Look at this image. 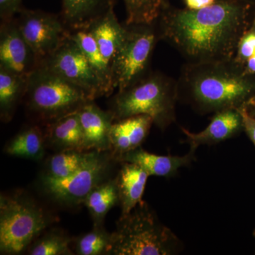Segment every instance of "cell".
Segmentation results:
<instances>
[{
	"mask_svg": "<svg viewBox=\"0 0 255 255\" xmlns=\"http://www.w3.org/2000/svg\"><path fill=\"white\" fill-rule=\"evenodd\" d=\"M253 6L246 0H216L200 9L169 6L157 21L160 40L174 47L188 63L233 59L254 18Z\"/></svg>",
	"mask_w": 255,
	"mask_h": 255,
	"instance_id": "1",
	"label": "cell"
},
{
	"mask_svg": "<svg viewBox=\"0 0 255 255\" xmlns=\"http://www.w3.org/2000/svg\"><path fill=\"white\" fill-rule=\"evenodd\" d=\"M90 151L67 150L57 152L46 162L43 174L55 179H63L75 173L86 162Z\"/></svg>",
	"mask_w": 255,
	"mask_h": 255,
	"instance_id": "24",
	"label": "cell"
},
{
	"mask_svg": "<svg viewBox=\"0 0 255 255\" xmlns=\"http://www.w3.org/2000/svg\"><path fill=\"white\" fill-rule=\"evenodd\" d=\"M247 108L250 111H255V95L248 102Z\"/></svg>",
	"mask_w": 255,
	"mask_h": 255,
	"instance_id": "33",
	"label": "cell"
},
{
	"mask_svg": "<svg viewBox=\"0 0 255 255\" xmlns=\"http://www.w3.org/2000/svg\"><path fill=\"white\" fill-rule=\"evenodd\" d=\"M121 163L122 166L115 179L122 214H127L142 201L149 175L136 164L127 162Z\"/></svg>",
	"mask_w": 255,
	"mask_h": 255,
	"instance_id": "17",
	"label": "cell"
},
{
	"mask_svg": "<svg viewBox=\"0 0 255 255\" xmlns=\"http://www.w3.org/2000/svg\"><path fill=\"white\" fill-rule=\"evenodd\" d=\"M114 158L111 151H90L86 162L75 173L63 179H55L43 174V191L52 200L66 206L83 204L92 189L110 179Z\"/></svg>",
	"mask_w": 255,
	"mask_h": 255,
	"instance_id": "8",
	"label": "cell"
},
{
	"mask_svg": "<svg viewBox=\"0 0 255 255\" xmlns=\"http://www.w3.org/2000/svg\"><path fill=\"white\" fill-rule=\"evenodd\" d=\"M195 152L196 150L190 149L185 155H158L139 147L120 156L117 161L136 164L149 176L170 177L175 175L179 169L189 166L195 160Z\"/></svg>",
	"mask_w": 255,
	"mask_h": 255,
	"instance_id": "15",
	"label": "cell"
},
{
	"mask_svg": "<svg viewBox=\"0 0 255 255\" xmlns=\"http://www.w3.org/2000/svg\"><path fill=\"white\" fill-rule=\"evenodd\" d=\"M253 234H254V236H255V231H254V233H253Z\"/></svg>",
	"mask_w": 255,
	"mask_h": 255,
	"instance_id": "36",
	"label": "cell"
},
{
	"mask_svg": "<svg viewBox=\"0 0 255 255\" xmlns=\"http://www.w3.org/2000/svg\"><path fill=\"white\" fill-rule=\"evenodd\" d=\"M39 65L80 87L92 100L107 97L97 73L76 42L69 36L54 53L42 60Z\"/></svg>",
	"mask_w": 255,
	"mask_h": 255,
	"instance_id": "9",
	"label": "cell"
},
{
	"mask_svg": "<svg viewBox=\"0 0 255 255\" xmlns=\"http://www.w3.org/2000/svg\"><path fill=\"white\" fill-rule=\"evenodd\" d=\"M40 62L26 41L15 19L0 25V66L19 75L28 76Z\"/></svg>",
	"mask_w": 255,
	"mask_h": 255,
	"instance_id": "11",
	"label": "cell"
},
{
	"mask_svg": "<svg viewBox=\"0 0 255 255\" xmlns=\"http://www.w3.org/2000/svg\"><path fill=\"white\" fill-rule=\"evenodd\" d=\"M177 82L179 99L202 114L241 110L255 95V75L247 73L234 58L187 63Z\"/></svg>",
	"mask_w": 255,
	"mask_h": 255,
	"instance_id": "2",
	"label": "cell"
},
{
	"mask_svg": "<svg viewBox=\"0 0 255 255\" xmlns=\"http://www.w3.org/2000/svg\"><path fill=\"white\" fill-rule=\"evenodd\" d=\"M42 234V233H41ZM40 235L28 248L31 255H70L73 239L59 230H52Z\"/></svg>",
	"mask_w": 255,
	"mask_h": 255,
	"instance_id": "26",
	"label": "cell"
},
{
	"mask_svg": "<svg viewBox=\"0 0 255 255\" xmlns=\"http://www.w3.org/2000/svg\"><path fill=\"white\" fill-rule=\"evenodd\" d=\"M28 76L19 75L0 66V118L11 122L27 90Z\"/></svg>",
	"mask_w": 255,
	"mask_h": 255,
	"instance_id": "20",
	"label": "cell"
},
{
	"mask_svg": "<svg viewBox=\"0 0 255 255\" xmlns=\"http://www.w3.org/2000/svg\"><path fill=\"white\" fill-rule=\"evenodd\" d=\"M45 133L38 126L23 129L6 143L4 152L7 155L31 160H41L46 152Z\"/></svg>",
	"mask_w": 255,
	"mask_h": 255,
	"instance_id": "22",
	"label": "cell"
},
{
	"mask_svg": "<svg viewBox=\"0 0 255 255\" xmlns=\"http://www.w3.org/2000/svg\"><path fill=\"white\" fill-rule=\"evenodd\" d=\"M255 55V13L249 27L242 36L238 43L234 60L242 67Z\"/></svg>",
	"mask_w": 255,
	"mask_h": 255,
	"instance_id": "28",
	"label": "cell"
},
{
	"mask_svg": "<svg viewBox=\"0 0 255 255\" xmlns=\"http://www.w3.org/2000/svg\"><path fill=\"white\" fill-rule=\"evenodd\" d=\"M85 151H110V130L114 123L110 111L101 109L90 101L78 111Z\"/></svg>",
	"mask_w": 255,
	"mask_h": 255,
	"instance_id": "12",
	"label": "cell"
},
{
	"mask_svg": "<svg viewBox=\"0 0 255 255\" xmlns=\"http://www.w3.org/2000/svg\"><path fill=\"white\" fill-rule=\"evenodd\" d=\"M178 100V82L165 74L150 71L131 86L117 92L110 100L108 110L114 122L147 115L164 130L175 122Z\"/></svg>",
	"mask_w": 255,
	"mask_h": 255,
	"instance_id": "3",
	"label": "cell"
},
{
	"mask_svg": "<svg viewBox=\"0 0 255 255\" xmlns=\"http://www.w3.org/2000/svg\"><path fill=\"white\" fill-rule=\"evenodd\" d=\"M153 123L147 115H137L116 121L110 130L111 152L118 159L124 154L141 147Z\"/></svg>",
	"mask_w": 255,
	"mask_h": 255,
	"instance_id": "14",
	"label": "cell"
},
{
	"mask_svg": "<svg viewBox=\"0 0 255 255\" xmlns=\"http://www.w3.org/2000/svg\"><path fill=\"white\" fill-rule=\"evenodd\" d=\"M243 68L247 73L255 75V55L246 62Z\"/></svg>",
	"mask_w": 255,
	"mask_h": 255,
	"instance_id": "32",
	"label": "cell"
},
{
	"mask_svg": "<svg viewBox=\"0 0 255 255\" xmlns=\"http://www.w3.org/2000/svg\"><path fill=\"white\" fill-rule=\"evenodd\" d=\"M182 248L177 236L142 201L130 213L119 218L112 233L108 255H171L179 253Z\"/></svg>",
	"mask_w": 255,
	"mask_h": 255,
	"instance_id": "4",
	"label": "cell"
},
{
	"mask_svg": "<svg viewBox=\"0 0 255 255\" xmlns=\"http://www.w3.org/2000/svg\"><path fill=\"white\" fill-rule=\"evenodd\" d=\"M248 111H249V112H251V113L252 114H253V115L255 116V111H250V110H248Z\"/></svg>",
	"mask_w": 255,
	"mask_h": 255,
	"instance_id": "35",
	"label": "cell"
},
{
	"mask_svg": "<svg viewBox=\"0 0 255 255\" xmlns=\"http://www.w3.org/2000/svg\"><path fill=\"white\" fill-rule=\"evenodd\" d=\"M127 10L126 24L155 22L169 6L168 0H124Z\"/></svg>",
	"mask_w": 255,
	"mask_h": 255,
	"instance_id": "25",
	"label": "cell"
},
{
	"mask_svg": "<svg viewBox=\"0 0 255 255\" xmlns=\"http://www.w3.org/2000/svg\"><path fill=\"white\" fill-rule=\"evenodd\" d=\"M240 110L243 116L244 131L255 145V116L248 111L247 107H243Z\"/></svg>",
	"mask_w": 255,
	"mask_h": 255,
	"instance_id": "30",
	"label": "cell"
},
{
	"mask_svg": "<svg viewBox=\"0 0 255 255\" xmlns=\"http://www.w3.org/2000/svg\"><path fill=\"white\" fill-rule=\"evenodd\" d=\"M248 2L251 3V4H254L255 6V0H246Z\"/></svg>",
	"mask_w": 255,
	"mask_h": 255,
	"instance_id": "34",
	"label": "cell"
},
{
	"mask_svg": "<svg viewBox=\"0 0 255 255\" xmlns=\"http://www.w3.org/2000/svg\"><path fill=\"white\" fill-rule=\"evenodd\" d=\"M125 25V38L111 65L117 92L131 86L150 73L152 53L160 40L157 21Z\"/></svg>",
	"mask_w": 255,
	"mask_h": 255,
	"instance_id": "7",
	"label": "cell"
},
{
	"mask_svg": "<svg viewBox=\"0 0 255 255\" xmlns=\"http://www.w3.org/2000/svg\"><path fill=\"white\" fill-rule=\"evenodd\" d=\"M85 28L94 37L101 53L111 66L127 33L126 25L119 22L114 6Z\"/></svg>",
	"mask_w": 255,
	"mask_h": 255,
	"instance_id": "16",
	"label": "cell"
},
{
	"mask_svg": "<svg viewBox=\"0 0 255 255\" xmlns=\"http://www.w3.org/2000/svg\"><path fill=\"white\" fill-rule=\"evenodd\" d=\"M188 9H200L214 4L216 0H184Z\"/></svg>",
	"mask_w": 255,
	"mask_h": 255,
	"instance_id": "31",
	"label": "cell"
},
{
	"mask_svg": "<svg viewBox=\"0 0 255 255\" xmlns=\"http://www.w3.org/2000/svg\"><path fill=\"white\" fill-rule=\"evenodd\" d=\"M191 150L201 145L219 143L236 136L244 130L243 116L240 110H228L215 113L211 123L202 131L192 132L182 128Z\"/></svg>",
	"mask_w": 255,
	"mask_h": 255,
	"instance_id": "13",
	"label": "cell"
},
{
	"mask_svg": "<svg viewBox=\"0 0 255 255\" xmlns=\"http://www.w3.org/2000/svg\"><path fill=\"white\" fill-rule=\"evenodd\" d=\"M83 204L90 212L94 226L104 225L109 211L119 204L118 187L115 178H110L94 188Z\"/></svg>",
	"mask_w": 255,
	"mask_h": 255,
	"instance_id": "23",
	"label": "cell"
},
{
	"mask_svg": "<svg viewBox=\"0 0 255 255\" xmlns=\"http://www.w3.org/2000/svg\"><path fill=\"white\" fill-rule=\"evenodd\" d=\"M117 0H62L60 15L69 30L87 28L115 6Z\"/></svg>",
	"mask_w": 255,
	"mask_h": 255,
	"instance_id": "19",
	"label": "cell"
},
{
	"mask_svg": "<svg viewBox=\"0 0 255 255\" xmlns=\"http://www.w3.org/2000/svg\"><path fill=\"white\" fill-rule=\"evenodd\" d=\"M69 31V36L74 41L76 42L80 47L82 53L86 57L102 82L107 97H110L115 90L112 80V69L110 64L101 53L95 38L87 28H79Z\"/></svg>",
	"mask_w": 255,
	"mask_h": 255,
	"instance_id": "21",
	"label": "cell"
},
{
	"mask_svg": "<svg viewBox=\"0 0 255 255\" xmlns=\"http://www.w3.org/2000/svg\"><path fill=\"white\" fill-rule=\"evenodd\" d=\"M53 221L48 213L31 198L22 194H1L0 253L21 254Z\"/></svg>",
	"mask_w": 255,
	"mask_h": 255,
	"instance_id": "6",
	"label": "cell"
},
{
	"mask_svg": "<svg viewBox=\"0 0 255 255\" xmlns=\"http://www.w3.org/2000/svg\"><path fill=\"white\" fill-rule=\"evenodd\" d=\"M46 145L57 152L85 151L84 137L78 112L70 114L46 124Z\"/></svg>",
	"mask_w": 255,
	"mask_h": 255,
	"instance_id": "18",
	"label": "cell"
},
{
	"mask_svg": "<svg viewBox=\"0 0 255 255\" xmlns=\"http://www.w3.org/2000/svg\"><path fill=\"white\" fill-rule=\"evenodd\" d=\"M22 0H0V20L1 23L14 19L19 10L23 7Z\"/></svg>",
	"mask_w": 255,
	"mask_h": 255,
	"instance_id": "29",
	"label": "cell"
},
{
	"mask_svg": "<svg viewBox=\"0 0 255 255\" xmlns=\"http://www.w3.org/2000/svg\"><path fill=\"white\" fill-rule=\"evenodd\" d=\"M14 19L40 63L54 53L69 36L70 31L60 14L22 7Z\"/></svg>",
	"mask_w": 255,
	"mask_h": 255,
	"instance_id": "10",
	"label": "cell"
},
{
	"mask_svg": "<svg viewBox=\"0 0 255 255\" xmlns=\"http://www.w3.org/2000/svg\"><path fill=\"white\" fill-rule=\"evenodd\" d=\"M73 242L75 254L108 255L112 243V233L105 229L104 225L93 226V229L90 232L82 235Z\"/></svg>",
	"mask_w": 255,
	"mask_h": 255,
	"instance_id": "27",
	"label": "cell"
},
{
	"mask_svg": "<svg viewBox=\"0 0 255 255\" xmlns=\"http://www.w3.org/2000/svg\"><path fill=\"white\" fill-rule=\"evenodd\" d=\"M24 99L28 112L45 125L95 101L80 87L41 65L28 76Z\"/></svg>",
	"mask_w": 255,
	"mask_h": 255,
	"instance_id": "5",
	"label": "cell"
}]
</instances>
